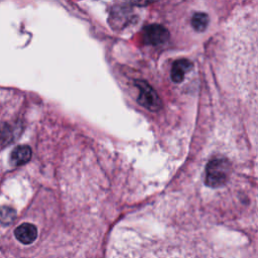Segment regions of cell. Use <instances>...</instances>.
Listing matches in <instances>:
<instances>
[{
    "mask_svg": "<svg viewBox=\"0 0 258 258\" xmlns=\"http://www.w3.org/2000/svg\"><path fill=\"white\" fill-rule=\"evenodd\" d=\"M136 87L139 90L138 95V102L141 106L145 107L150 111H157L161 108L162 103L155 92V90L145 81H136Z\"/></svg>",
    "mask_w": 258,
    "mask_h": 258,
    "instance_id": "cell-2",
    "label": "cell"
},
{
    "mask_svg": "<svg viewBox=\"0 0 258 258\" xmlns=\"http://www.w3.org/2000/svg\"><path fill=\"white\" fill-rule=\"evenodd\" d=\"M154 0H130L131 3L135 4V5H138V6H144V5H147L151 2H153Z\"/></svg>",
    "mask_w": 258,
    "mask_h": 258,
    "instance_id": "cell-10",
    "label": "cell"
},
{
    "mask_svg": "<svg viewBox=\"0 0 258 258\" xmlns=\"http://www.w3.org/2000/svg\"><path fill=\"white\" fill-rule=\"evenodd\" d=\"M9 134H10V132H9L8 127H7L6 125H2V126H0V136H1V139L6 140V139H7V137L9 136Z\"/></svg>",
    "mask_w": 258,
    "mask_h": 258,
    "instance_id": "cell-9",
    "label": "cell"
},
{
    "mask_svg": "<svg viewBox=\"0 0 258 258\" xmlns=\"http://www.w3.org/2000/svg\"><path fill=\"white\" fill-rule=\"evenodd\" d=\"M191 68H192V62L186 58H180L175 60L171 68V73H170L171 80L175 83L182 82L185 73L189 71Z\"/></svg>",
    "mask_w": 258,
    "mask_h": 258,
    "instance_id": "cell-5",
    "label": "cell"
},
{
    "mask_svg": "<svg viewBox=\"0 0 258 258\" xmlns=\"http://www.w3.org/2000/svg\"><path fill=\"white\" fill-rule=\"evenodd\" d=\"M31 157V149L26 145L16 146L10 155V160L14 165H22Z\"/></svg>",
    "mask_w": 258,
    "mask_h": 258,
    "instance_id": "cell-6",
    "label": "cell"
},
{
    "mask_svg": "<svg viewBox=\"0 0 258 258\" xmlns=\"http://www.w3.org/2000/svg\"><path fill=\"white\" fill-rule=\"evenodd\" d=\"M231 165L229 161L222 157L212 159L206 169V183L211 187L224 185L230 175Z\"/></svg>",
    "mask_w": 258,
    "mask_h": 258,
    "instance_id": "cell-1",
    "label": "cell"
},
{
    "mask_svg": "<svg viewBox=\"0 0 258 258\" xmlns=\"http://www.w3.org/2000/svg\"><path fill=\"white\" fill-rule=\"evenodd\" d=\"M169 38L168 30L160 24H150L143 30V39L146 43L158 45L166 42Z\"/></svg>",
    "mask_w": 258,
    "mask_h": 258,
    "instance_id": "cell-3",
    "label": "cell"
},
{
    "mask_svg": "<svg viewBox=\"0 0 258 258\" xmlns=\"http://www.w3.org/2000/svg\"><path fill=\"white\" fill-rule=\"evenodd\" d=\"M14 235L22 244H31L37 237V230L34 225L23 223L15 229Z\"/></svg>",
    "mask_w": 258,
    "mask_h": 258,
    "instance_id": "cell-4",
    "label": "cell"
},
{
    "mask_svg": "<svg viewBox=\"0 0 258 258\" xmlns=\"http://www.w3.org/2000/svg\"><path fill=\"white\" fill-rule=\"evenodd\" d=\"M209 24V16L204 12H196L191 17V26L196 31H204Z\"/></svg>",
    "mask_w": 258,
    "mask_h": 258,
    "instance_id": "cell-7",
    "label": "cell"
},
{
    "mask_svg": "<svg viewBox=\"0 0 258 258\" xmlns=\"http://www.w3.org/2000/svg\"><path fill=\"white\" fill-rule=\"evenodd\" d=\"M16 218V212L13 208L8 206L0 207V223L3 225L11 224Z\"/></svg>",
    "mask_w": 258,
    "mask_h": 258,
    "instance_id": "cell-8",
    "label": "cell"
}]
</instances>
